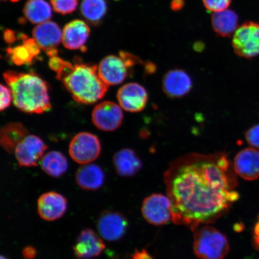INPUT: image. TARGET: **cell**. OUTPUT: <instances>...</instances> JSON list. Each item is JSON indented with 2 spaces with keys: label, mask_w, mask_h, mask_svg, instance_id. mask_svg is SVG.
<instances>
[{
  "label": "cell",
  "mask_w": 259,
  "mask_h": 259,
  "mask_svg": "<svg viewBox=\"0 0 259 259\" xmlns=\"http://www.w3.org/2000/svg\"><path fill=\"white\" fill-rule=\"evenodd\" d=\"M231 168L223 153L186 154L170 163L164 180L172 203L173 222L194 231L228 211L239 199Z\"/></svg>",
  "instance_id": "6da1fadb"
},
{
  "label": "cell",
  "mask_w": 259,
  "mask_h": 259,
  "mask_svg": "<svg viewBox=\"0 0 259 259\" xmlns=\"http://www.w3.org/2000/svg\"><path fill=\"white\" fill-rule=\"evenodd\" d=\"M3 77L11 90L13 103L20 111L27 113H41L51 109L48 84L34 73L7 71Z\"/></svg>",
  "instance_id": "7a4b0ae2"
},
{
  "label": "cell",
  "mask_w": 259,
  "mask_h": 259,
  "mask_svg": "<svg viewBox=\"0 0 259 259\" xmlns=\"http://www.w3.org/2000/svg\"><path fill=\"white\" fill-rule=\"evenodd\" d=\"M56 77L81 104H93L103 98L108 90L109 86L100 78L96 65L69 62Z\"/></svg>",
  "instance_id": "3957f363"
},
{
  "label": "cell",
  "mask_w": 259,
  "mask_h": 259,
  "mask_svg": "<svg viewBox=\"0 0 259 259\" xmlns=\"http://www.w3.org/2000/svg\"><path fill=\"white\" fill-rule=\"evenodd\" d=\"M193 249L200 259H224L230 250L226 236L213 227L205 225L194 230Z\"/></svg>",
  "instance_id": "277c9868"
},
{
  "label": "cell",
  "mask_w": 259,
  "mask_h": 259,
  "mask_svg": "<svg viewBox=\"0 0 259 259\" xmlns=\"http://www.w3.org/2000/svg\"><path fill=\"white\" fill-rule=\"evenodd\" d=\"M144 218L151 225L161 226L174 221L172 203L169 196L153 194L146 197L142 206Z\"/></svg>",
  "instance_id": "5b68a950"
},
{
  "label": "cell",
  "mask_w": 259,
  "mask_h": 259,
  "mask_svg": "<svg viewBox=\"0 0 259 259\" xmlns=\"http://www.w3.org/2000/svg\"><path fill=\"white\" fill-rule=\"evenodd\" d=\"M232 46L239 57L248 58L259 56V23L245 22L235 31Z\"/></svg>",
  "instance_id": "8992f818"
},
{
  "label": "cell",
  "mask_w": 259,
  "mask_h": 259,
  "mask_svg": "<svg viewBox=\"0 0 259 259\" xmlns=\"http://www.w3.org/2000/svg\"><path fill=\"white\" fill-rule=\"evenodd\" d=\"M101 150V143L99 138L88 132H81L74 136L70 142L69 149L71 158L82 165L95 161Z\"/></svg>",
  "instance_id": "52a82bcc"
},
{
  "label": "cell",
  "mask_w": 259,
  "mask_h": 259,
  "mask_svg": "<svg viewBox=\"0 0 259 259\" xmlns=\"http://www.w3.org/2000/svg\"><path fill=\"white\" fill-rule=\"evenodd\" d=\"M122 109L120 106L113 102L100 103L93 110L92 122L100 131H115L120 127L123 121Z\"/></svg>",
  "instance_id": "ba28073f"
},
{
  "label": "cell",
  "mask_w": 259,
  "mask_h": 259,
  "mask_svg": "<svg viewBox=\"0 0 259 259\" xmlns=\"http://www.w3.org/2000/svg\"><path fill=\"white\" fill-rule=\"evenodd\" d=\"M48 146L39 137L28 135L16 148L14 153L19 166L33 167L44 156Z\"/></svg>",
  "instance_id": "9c48e42d"
},
{
  "label": "cell",
  "mask_w": 259,
  "mask_h": 259,
  "mask_svg": "<svg viewBox=\"0 0 259 259\" xmlns=\"http://www.w3.org/2000/svg\"><path fill=\"white\" fill-rule=\"evenodd\" d=\"M132 67L120 57L109 56L103 58L98 67L100 78L106 85H116L127 78Z\"/></svg>",
  "instance_id": "30bf717a"
},
{
  "label": "cell",
  "mask_w": 259,
  "mask_h": 259,
  "mask_svg": "<svg viewBox=\"0 0 259 259\" xmlns=\"http://www.w3.org/2000/svg\"><path fill=\"white\" fill-rule=\"evenodd\" d=\"M119 105L125 111L137 113L145 108L148 100L147 91L138 83H128L117 93Z\"/></svg>",
  "instance_id": "8fae6325"
},
{
  "label": "cell",
  "mask_w": 259,
  "mask_h": 259,
  "mask_svg": "<svg viewBox=\"0 0 259 259\" xmlns=\"http://www.w3.org/2000/svg\"><path fill=\"white\" fill-rule=\"evenodd\" d=\"M128 222L121 213L113 211L103 212L97 222L100 235L109 241H117L125 234Z\"/></svg>",
  "instance_id": "7c38bea8"
},
{
  "label": "cell",
  "mask_w": 259,
  "mask_h": 259,
  "mask_svg": "<svg viewBox=\"0 0 259 259\" xmlns=\"http://www.w3.org/2000/svg\"><path fill=\"white\" fill-rule=\"evenodd\" d=\"M106 247L101 238L91 229L83 230L73 247L74 255L78 259H90L99 256Z\"/></svg>",
  "instance_id": "4fadbf2b"
},
{
  "label": "cell",
  "mask_w": 259,
  "mask_h": 259,
  "mask_svg": "<svg viewBox=\"0 0 259 259\" xmlns=\"http://www.w3.org/2000/svg\"><path fill=\"white\" fill-rule=\"evenodd\" d=\"M193 82L185 71L174 69L165 74L163 79V90L165 95L171 99L185 96L192 89Z\"/></svg>",
  "instance_id": "5bb4252c"
},
{
  "label": "cell",
  "mask_w": 259,
  "mask_h": 259,
  "mask_svg": "<svg viewBox=\"0 0 259 259\" xmlns=\"http://www.w3.org/2000/svg\"><path fill=\"white\" fill-rule=\"evenodd\" d=\"M67 207L66 199L57 192L44 193L38 199V214L47 221H54L61 218L66 212Z\"/></svg>",
  "instance_id": "9a60e30c"
},
{
  "label": "cell",
  "mask_w": 259,
  "mask_h": 259,
  "mask_svg": "<svg viewBox=\"0 0 259 259\" xmlns=\"http://www.w3.org/2000/svg\"><path fill=\"white\" fill-rule=\"evenodd\" d=\"M236 174L243 179L252 181L259 178V151L246 148L236 154L234 163Z\"/></svg>",
  "instance_id": "2e32d148"
},
{
  "label": "cell",
  "mask_w": 259,
  "mask_h": 259,
  "mask_svg": "<svg viewBox=\"0 0 259 259\" xmlns=\"http://www.w3.org/2000/svg\"><path fill=\"white\" fill-rule=\"evenodd\" d=\"M90 29L85 22L75 19L65 26L63 31V44L71 50H86L84 48L88 40Z\"/></svg>",
  "instance_id": "e0dca14e"
},
{
  "label": "cell",
  "mask_w": 259,
  "mask_h": 259,
  "mask_svg": "<svg viewBox=\"0 0 259 259\" xmlns=\"http://www.w3.org/2000/svg\"><path fill=\"white\" fill-rule=\"evenodd\" d=\"M32 36L41 50L56 49L63 39L61 28L54 22L48 21L38 24L32 31Z\"/></svg>",
  "instance_id": "ac0fdd59"
},
{
  "label": "cell",
  "mask_w": 259,
  "mask_h": 259,
  "mask_svg": "<svg viewBox=\"0 0 259 259\" xmlns=\"http://www.w3.org/2000/svg\"><path fill=\"white\" fill-rule=\"evenodd\" d=\"M115 169L119 176L132 177L139 172L142 167V161L131 149H122L116 153L113 158Z\"/></svg>",
  "instance_id": "d6986e66"
},
{
  "label": "cell",
  "mask_w": 259,
  "mask_h": 259,
  "mask_svg": "<svg viewBox=\"0 0 259 259\" xmlns=\"http://www.w3.org/2000/svg\"><path fill=\"white\" fill-rule=\"evenodd\" d=\"M75 179L77 185L85 190H96L104 183L105 175L101 168L95 164H83L77 170Z\"/></svg>",
  "instance_id": "ffe728a7"
},
{
  "label": "cell",
  "mask_w": 259,
  "mask_h": 259,
  "mask_svg": "<svg viewBox=\"0 0 259 259\" xmlns=\"http://www.w3.org/2000/svg\"><path fill=\"white\" fill-rule=\"evenodd\" d=\"M28 135V132L19 122H11L2 127L0 134L2 147L10 154L14 153L17 146Z\"/></svg>",
  "instance_id": "44dd1931"
},
{
  "label": "cell",
  "mask_w": 259,
  "mask_h": 259,
  "mask_svg": "<svg viewBox=\"0 0 259 259\" xmlns=\"http://www.w3.org/2000/svg\"><path fill=\"white\" fill-rule=\"evenodd\" d=\"M212 26L217 34L222 37H230L237 30L238 16L232 10H225L213 13L211 17Z\"/></svg>",
  "instance_id": "7402d4cb"
},
{
  "label": "cell",
  "mask_w": 259,
  "mask_h": 259,
  "mask_svg": "<svg viewBox=\"0 0 259 259\" xmlns=\"http://www.w3.org/2000/svg\"><path fill=\"white\" fill-rule=\"evenodd\" d=\"M23 12L25 18L33 24L48 22L53 16L51 6L45 0H29L24 6Z\"/></svg>",
  "instance_id": "603a6c76"
},
{
  "label": "cell",
  "mask_w": 259,
  "mask_h": 259,
  "mask_svg": "<svg viewBox=\"0 0 259 259\" xmlns=\"http://www.w3.org/2000/svg\"><path fill=\"white\" fill-rule=\"evenodd\" d=\"M40 166L48 176L59 178L66 173L69 164L67 158L60 152L50 151L41 158Z\"/></svg>",
  "instance_id": "cb8c5ba5"
},
{
  "label": "cell",
  "mask_w": 259,
  "mask_h": 259,
  "mask_svg": "<svg viewBox=\"0 0 259 259\" xmlns=\"http://www.w3.org/2000/svg\"><path fill=\"white\" fill-rule=\"evenodd\" d=\"M107 9L105 0H83L80 12L87 21L91 24H97L104 18Z\"/></svg>",
  "instance_id": "d4e9b609"
},
{
  "label": "cell",
  "mask_w": 259,
  "mask_h": 259,
  "mask_svg": "<svg viewBox=\"0 0 259 259\" xmlns=\"http://www.w3.org/2000/svg\"><path fill=\"white\" fill-rule=\"evenodd\" d=\"M6 51L10 60L17 66L30 64L35 58L24 45L14 48L9 47Z\"/></svg>",
  "instance_id": "484cf974"
},
{
  "label": "cell",
  "mask_w": 259,
  "mask_h": 259,
  "mask_svg": "<svg viewBox=\"0 0 259 259\" xmlns=\"http://www.w3.org/2000/svg\"><path fill=\"white\" fill-rule=\"evenodd\" d=\"M55 11L61 15L72 14L75 11L78 0H50Z\"/></svg>",
  "instance_id": "4316f807"
},
{
  "label": "cell",
  "mask_w": 259,
  "mask_h": 259,
  "mask_svg": "<svg viewBox=\"0 0 259 259\" xmlns=\"http://www.w3.org/2000/svg\"><path fill=\"white\" fill-rule=\"evenodd\" d=\"M232 0H203L204 6L213 13L225 11L229 7Z\"/></svg>",
  "instance_id": "83f0119b"
},
{
  "label": "cell",
  "mask_w": 259,
  "mask_h": 259,
  "mask_svg": "<svg viewBox=\"0 0 259 259\" xmlns=\"http://www.w3.org/2000/svg\"><path fill=\"white\" fill-rule=\"evenodd\" d=\"M245 139L251 147L259 148V124L253 126L246 132Z\"/></svg>",
  "instance_id": "f1b7e54d"
},
{
  "label": "cell",
  "mask_w": 259,
  "mask_h": 259,
  "mask_svg": "<svg viewBox=\"0 0 259 259\" xmlns=\"http://www.w3.org/2000/svg\"><path fill=\"white\" fill-rule=\"evenodd\" d=\"M68 63L69 62L56 56L50 58V61H49V66H50V69L56 73L57 77L63 73Z\"/></svg>",
  "instance_id": "f546056e"
},
{
  "label": "cell",
  "mask_w": 259,
  "mask_h": 259,
  "mask_svg": "<svg viewBox=\"0 0 259 259\" xmlns=\"http://www.w3.org/2000/svg\"><path fill=\"white\" fill-rule=\"evenodd\" d=\"M13 102L11 90L8 87L1 85V104L0 109L2 111L9 108Z\"/></svg>",
  "instance_id": "4dcf8cb0"
},
{
  "label": "cell",
  "mask_w": 259,
  "mask_h": 259,
  "mask_svg": "<svg viewBox=\"0 0 259 259\" xmlns=\"http://www.w3.org/2000/svg\"><path fill=\"white\" fill-rule=\"evenodd\" d=\"M3 38L5 41L8 44H14L16 40H18V35H16V32L10 29H6L3 32Z\"/></svg>",
  "instance_id": "1f68e13d"
},
{
  "label": "cell",
  "mask_w": 259,
  "mask_h": 259,
  "mask_svg": "<svg viewBox=\"0 0 259 259\" xmlns=\"http://www.w3.org/2000/svg\"><path fill=\"white\" fill-rule=\"evenodd\" d=\"M22 254L25 259H34L37 255L36 250L31 246H28L24 248Z\"/></svg>",
  "instance_id": "d6a6232c"
},
{
  "label": "cell",
  "mask_w": 259,
  "mask_h": 259,
  "mask_svg": "<svg viewBox=\"0 0 259 259\" xmlns=\"http://www.w3.org/2000/svg\"><path fill=\"white\" fill-rule=\"evenodd\" d=\"M132 259H153L145 250L141 251L136 250L132 255Z\"/></svg>",
  "instance_id": "836d02e7"
},
{
  "label": "cell",
  "mask_w": 259,
  "mask_h": 259,
  "mask_svg": "<svg viewBox=\"0 0 259 259\" xmlns=\"http://www.w3.org/2000/svg\"><path fill=\"white\" fill-rule=\"evenodd\" d=\"M185 5L184 0H171L170 8L173 11H179Z\"/></svg>",
  "instance_id": "e575fe53"
},
{
  "label": "cell",
  "mask_w": 259,
  "mask_h": 259,
  "mask_svg": "<svg viewBox=\"0 0 259 259\" xmlns=\"http://www.w3.org/2000/svg\"><path fill=\"white\" fill-rule=\"evenodd\" d=\"M145 69L149 73H153L155 70V66L153 63H148L145 65Z\"/></svg>",
  "instance_id": "d590c367"
},
{
  "label": "cell",
  "mask_w": 259,
  "mask_h": 259,
  "mask_svg": "<svg viewBox=\"0 0 259 259\" xmlns=\"http://www.w3.org/2000/svg\"><path fill=\"white\" fill-rule=\"evenodd\" d=\"M58 54V51L56 49H53V50H51L50 51H47V55L50 58L56 57Z\"/></svg>",
  "instance_id": "8d00e7d4"
},
{
  "label": "cell",
  "mask_w": 259,
  "mask_h": 259,
  "mask_svg": "<svg viewBox=\"0 0 259 259\" xmlns=\"http://www.w3.org/2000/svg\"><path fill=\"white\" fill-rule=\"evenodd\" d=\"M1 259H8V258H6V257L5 256H3V255H2L1 256Z\"/></svg>",
  "instance_id": "74e56055"
},
{
  "label": "cell",
  "mask_w": 259,
  "mask_h": 259,
  "mask_svg": "<svg viewBox=\"0 0 259 259\" xmlns=\"http://www.w3.org/2000/svg\"><path fill=\"white\" fill-rule=\"evenodd\" d=\"M4 1H6V0H4Z\"/></svg>",
  "instance_id": "f35d334b"
}]
</instances>
